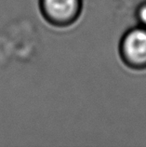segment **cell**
<instances>
[{
  "label": "cell",
  "mask_w": 146,
  "mask_h": 147,
  "mask_svg": "<svg viewBox=\"0 0 146 147\" xmlns=\"http://www.w3.org/2000/svg\"><path fill=\"white\" fill-rule=\"evenodd\" d=\"M118 50L126 67L146 70V28L138 24L126 30L119 42Z\"/></svg>",
  "instance_id": "obj_1"
},
{
  "label": "cell",
  "mask_w": 146,
  "mask_h": 147,
  "mask_svg": "<svg viewBox=\"0 0 146 147\" xmlns=\"http://www.w3.org/2000/svg\"><path fill=\"white\" fill-rule=\"evenodd\" d=\"M42 16L52 26L65 28L81 16L83 0H39Z\"/></svg>",
  "instance_id": "obj_2"
},
{
  "label": "cell",
  "mask_w": 146,
  "mask_h": 147,
  "mask_svg": "<svg viewBox=\"0 0 146 147\" xmlns=\"http://www.w3.org/2000/svg\"><path fill=\"white\" fill-rule=\"evenodd\" d=\"M135 17L138 24L146 28V0L139 4L135 11Z\"/></svg>",
  "instance_id": "obj_3"
}]
</instances>
